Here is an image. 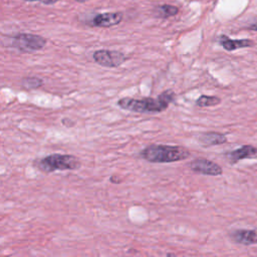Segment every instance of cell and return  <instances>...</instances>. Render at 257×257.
<instances>
[{"label": "cell", "mask_w": 257, "mask_h": 257, "mask_svg": "<svg viewBox=\"0 0 257 257\" xmlns=\"http://www.w3.org/2000/svg\"><path fill=\"white\" fill-rule=\"evenodd\" d=\"M75 1L80 2V3H84V2H86V1H89V0H75Z\"/></svg>", "instance_id": "d6986e66"}, {"label": "cell", "mask_w": 257, "mask_h": 257, "mask_svg": "<svg viewBox=\"0 0 257 257\" xmlns=\"http://www.w3.org/2000/svg\"><path fill=\"white\" fill-rule=\"evenodd\" d=\"M198 141L202 146L212 147L225 144L227 142V138L225 135L218 132H205L198 137Z\"/></svg>", "instance_id": "30bf717a"}, {"label": "cell", "mask_w": 257, "mask_h": 257, "mask_svg": "<svg viewBox=\"0 0 257 257\" xmlns=\"http://www.w3.org/2000/svg\"><path fill=\"white\" fill-rule=\"evenodd\" d=\"M189 167L193 172L206 176H219L223 173L222 168L217 163L205 158L194 159L190 162Z\"/></svg>", "instance_id": "8992f818"}, {"label": "cell", "mask_w": 257, "mask_h": 257, "mask_svg": "<svg viewBox=\"0 0 257 257\" xmlns=\"http://www.w3.org/2000/svg\"><path fill=\"white\" fill-rule=\"evenodd\" d=\"M257 156V148L251 145L242 146L241 148L236 149L234 151L228 152L226 154L227 159L231 164H236L243 159H251Z\"/></svg>", "instance_id": "9c48e42d"}, {"label": "cell", "mask_w": 257, "mask_h": 257, "mask_svg": "<svg viewBox=\"0 0 257 257\" xmlns=\"http://www.w3.org/2000/svg\"><path fill=\"white\" fill-rule=\"evenodd\" d=\"M25 1H29V2H34V1H40V2L43 3V4H47V5H49V4H54V3H57V2H59V1H60V0H25Z\"/></svg>", "instance_id": "9a60e30c"}, {"label": "cell", "mask_w": 257, "mask_h": 257, "mask_svg": "<svg viewBox=\"0 0 257 257\" xmlns=\"http://www.w3.org/2000/svg\"><path fill=\"white\" fill-rule=\"evenodd\" d=\"M47 43L43 36L32 33H18L11 39L10 45L21 53H32L43 49Z\"/></svg>", "instance_id": "277c9868"}, {"label": "cell", "mask_w": 257, "mask_h": 257, "mask_svg": "<svg viewBox=\"0 0 257 257\" xmlns=\"http://www.w3.org/2000/svg\"><path fill=\"white\" fill-rule=\"evenodd\" d=\"M220 44L227 51H234L236 49L250 47L254 45V43L250 40H231L226 35H221L219 39Z\"/></svg>", "instance_id": "8fae6325"}, {"label": "cell", "mask_w": 257, "mask_h": 257, "mask_svg": "<svg viewBox=\"0 0 257 257\" xmlns=\"http://www.w3.org/2000/svg\"><path fill=\"white\" fill-rule=\"evenodd\" d=\"M248 29H250V30H254V31H257V22H255V23L249 25V26H248Z\"/></svg>", "instance_id": "ac0fdd59"}, {"label": "cell", "mask_w": 257, "mask_h": 257, "mask_svg": "<svg viewBox=\"0 0 257 257\" xmlns=\"http://www.w3.org/2000/svg\"><path fill=\"white\" fill-rule=\"evenodd\" d=\"M176 94L172 89H166L161 93L157 98H122L117 102L119 107L125 111L138 113V114H155L162 113L175 102Z\"/></svg>", "instance_id": "6da1fadb"}, {"label": "cell", "mask_w": 257, "mask_h": 257, "mask_svg": "<svg viewBox=\"0 0 257 257\" xmlns=\"http://www.w3.org/2000/svg\"><path fill=\"white\" fill-rule=\"evenodd\" d=\"M221 103V99L216 96H206L202 95L196 100V106L199 107H215Z\"/></svg>", "instance_id": "7c38bea8"}, {"label": "cell", "mask_w": 257, "mask_h": 257, "mask_svg": "<svg viewBox=\"0 0 257 257\" xmlns=\"http://www.w3.org/2000/svg\"><path fill=\"white\" fill-rule=\"evenodd\" d=\"M62 124L66 127V128H71L72 126H75L76 125V122H72V120L68 119V118H64L62 120Z\"/></svg>", "instance_id": "2e32d148"}, {"label": "cell", "mask_w": 257, "mask_h": 257, "mask_svg": "<svg viewBox=\"0 0 257 257\" xmlns=\"http://www.w3.org/2000/svg\"><path fill=\"white\" fill-rule=\"evenodd\" d=\"M124 15L122 12H107L97 14L91 20V25L95 27L107 28L120 24L123 21Z\"/></svg>", "instance_id": "52a82bcc"}, {"label": "cell", "mask_w": 257, "mask_h": 257, "mask_svg": "<svg viewBox=\"0 0 257 257\" xmlns=\"http://www.w3.org/2000/svg\"><path fill=\"white\" fill-rule=\"evenodd\" d=\"M232 240L242 245L257 244V229H238L230 234Z\"/></svg>", "instance_id": "ba28073f"}, {"label": "cell", "mask_w": 257, "mask_h": 257, "mask_svg": "<svg viewBox=\"0 0 257 257\" xmlns=\"http://www.w3.org/2000/svg\"><path fill=\"white\" fill-rule=\"evenodd\" d=\"M178 12H179L178 7L173 6V5H169V4L161 5V6L157 7V10H156L157 16L161 17V18H169V17L175 16Z\"/></svg>", "instance_id": "5bb4252c"}, {"label": "cell", "mask_w": 257, "mask_h": 257, "mask_svg": "<svg viewBox=\"0 0 257 257\" xmlns=\"http://www.w3.org/2000/svg\"><path fill=\"white\" fill-rule=\"evenodd\" d=\"M21 86L26 90L38 89L43 86V81L36 77H25L21 80Z\"/></svg>", "instance_id": "4fadbf2b"}, {"label": "cell", "mask_w": 257, "mask_h": 257, "mask_svg": "<svg viewBox=\"0 0 257 257\" xmlns=\"http://www.w3.org/2000/svg\"><path fill=\"white\" fill-rule=\"evenodd\" d=\"M190 151L182 146L149 145L140 152V157L149 163L167 164L189 159Z\"/></svg>", "instance_id": "7a4b0ae2"}, {"label": "cell", "mask_w": 257, "mask_h": 257, "mask_svg": "<svg viewBox=\"0 0 257 257\" xmlns=\"http://www.w3.org/2000/svg\"><path fill=\"white\" fill-rule=\"evenodd\" d=\"M93 59L99 65L116 68L121 66L128 61V57L122 51L109 50V49H99L93 53Z\"/></svg>", "instance_id": "5b68a950"}, {"label": "cell", "mask_w": 257, "mask_h": 257, "mask_svg": "<svg viewBox=\"0 0 257 257\" xmlns=\"http://www.w3.org/2000/svg\"><path fill=\"white\" fill-rule=\"evenodd\" d=\"M33 166L40 171L49 174L56 171L78 170L82 163L80 159L68 154H51L33 162Z\"/></svg>", "instance_id": "3957f363"}, {"label": "cell", "mask_w": 257, "mask_h": 257, "mask_svg": "<svg viewBox=\"0 0 257 257\" xmlns=\"http://www.w3.org/2000/svg\"><path fill=\"white\" fill-rule=\"evenodd\" d=\"M116 177L117 176H111V178H109V181H111L112 183H115V184H119V183L122 182V180H117Z\"/></svg>", "instance_id": "e0dca14e"}]
</instances>
